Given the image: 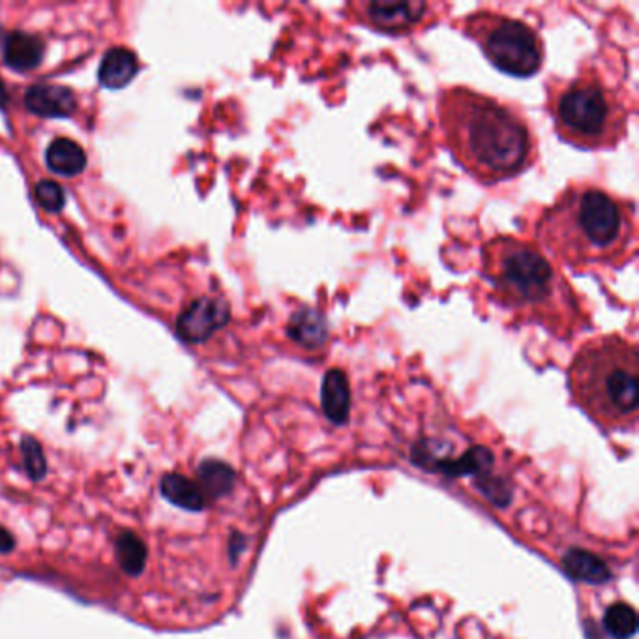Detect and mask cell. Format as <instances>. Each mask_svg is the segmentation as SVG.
I'll return each mask as SVG.
<instances>
[{"instance_id":"obj_1","label":"cell","mask_w":639,"mask_h":639,"mask_svg":"<svg viewBox=\"0 0 639 639\" xmlns=\"http://www.w3.org/2000/svg\"><path fill=\"white\" fill-rule=\"evenodd\" d=\"M437 120L446 150L478 184L516 179L538 158L535 132L521 109L478 90H441Z\"/></svg>"},{"instance_id":"obj_2","label":"cell","mask_w":639,"mask_h":639,"mask_svg":"<svg viewBox=\"0 0 639 639\" xmlns=\"http://www.w3.org/2000/svg\"><path fill=\"white\" fill-rule=\"evenodd\" d=\"M544 250L574 272L625 267L636 255L638 225L630 199L574 182L544 210L535 225Z\"/></svg>"},{"instance_id":"obj_3","label":"cell","mask_w":639,"mask_h":639,"mask_svg":"<svg viewBox=\"0 0 639 639\" xmlns=\"http://www.w3.org/2000/svg\"><path fill=\"white\" fill-rule=\"evenodd\" d=\"M482 276L490 297L521 323H535L559 340H572L591 325L580 295L542 250L512 235H497L482 248Z\"/></svg>"},{"instance_id":"obj_4","label":"cell","mask_w":639,"mask_h":639,"mask_svg":"<svg viewBox=\"0 0 639 639\" xmlns=\"http://www.w3.org/2000/svg\"><path fill=\"white\" fill-rule=\"evenodd\" d=\"M568 390L581 411L600 428L634 430L639 407L636 343L621 334L587 340L570 362Z\"/></svg>"},{"instance_id":"obj_5","label":"cell","mask_w":639,"mask_h":639,"mask_svg":"<svg viewBox=\"0 0 639 639\" xmlns=\"http://www.w3.org/2000/svg\"><path fill=\"white\" fill-rule=\"evenodd\" d=\"M548 113L557 135L576 149H615L628 134L630 109L623 90L591 62L570 79L548 83Z\"/></svg>"},{"instance_id":"obj_6","label":"cell","mask_w":639,"mask_h":639,"mask_svg":"<svg viewBox=\"0 0 639 639\" xmlns=\"http://www.w3.org/2000/svg\"><path fill=\"white\" fill-rule=\"evenodd\" d=\"M461 32L491 64L512 77H533L544 66L546 47L535 27L506 14L478 10L463 17Z\"/></svg>"},{"instance_id":"obj_7","label":"cell","mask_w":639,"mask_h":639,"mask_svg":"<svg viewBox=\"0 0 639 639\" xmlns=\"http://www.w3.org/2000/svg\"><path fill=\"white\" fill-rule=\"evenodd\" d=\"M439 8V4H431L424 0H353L343 6V12L351 21L366 29L390 36H409L413 32L435 25L439 21Z\"/></svg>"},{"instance_id":"obj_8","label":"cell","mask_w":639,"mask_h":639,"mask_svg":"<svg viewBox=\"0 0 639 639\" xmlns=\"http://www.w3.org/2000/svg\"><path fill=\"white\" fill-rule=\"evenodd\" d=\"M231 321V306L225 298L201 297L190 302L177 319V334L184 342L203 343Z\"/></svg>"},{"instance_id":"obj_9","label":"cell","mask_w":639,"mask_h":639,"mask_svg":"<svg viewBox=\"0 0 639 639\" xmlns=\"http://www.w3.org/2000/svg\"><path fill=\"white\" fill-rule=\"evenodd\" d=\"M287 342L297 353L321 355L325 353L330 340V328L323 313L302 306L287 319Z\"/></svg>"},{"instance_id":"obj_10","label":"cell","mask_w":639,"mask_h":639,"mask_svg":"<svg viewBox=\"0 0 639 639\" xmlns=\"http://www.w3.org/2000/svg\"><path fill=\"white\" fill-rule=\"evenodd\" d=\"M25 105L30 113L44 119L70 117L77 107L74 92L60 85L38 83L25 92Z\"/></svg>"},{"instance_id":"obj_11","label":"cell","mask_w":639,"mask_h":639,"mask_svg":"<svg viewBox=\"0 0 639 639\" xmlns=\"http://www.w3.org/2000/svg\"><path fill=\"white\" fill-rule=\"evenodd\" d=\"M321 407L325 417L342 426L351 415V385L347 379V373L340 368H332L323 377L321 387Z\"/></svg>"},{"instance_id":"obj_12","label":"cell","mask_w":639,"mask_h":639,"mask_svg":"<svg viewBox=\"0 0 639 639\" xmlns=\"http://www.w3.org/2000/svg\"><path fill=\"white\" fill-rule=\"evenodd\" d=\"M44 44L38 36L15 30L4 42V62L17 72H30L44 59Z\"/></svg>"},{"instance_id":"obj_13","label":"cell","mask_w":639,"mask_h":639,"mask_svg":"<svg viewBox=\"0 0 639 639\" xmlns=\"http://www.w3.org/2000/svg\"><path fill=\"white\" fill-rule=\"evenodd\" d=\"M139 70V62L134 51L126 47H111L102 59L98 79L105 89L119 90L130 85Z\"/></svg>"},{"instance_id":"obj_14","label":"cell","mask_w":639,"mask_h":639,"mask_svg":"<svg viewBox=\"0 0 639 639\" xmlns=\"http://www.w3.org/2000/svg\"><path fill=\"white\" fill-rule=\"evenodd\" d=\"M45 164L60 177H77L87 167V154L72 139L59 137L45 150Z\"/></svg>"},{"instance_id":"obj_15","label":"cell","mask_w":639,"mask_h":639,"mask_svg":"<svg viewBox=\"0 0 639 639\" xmlns=\"http://www.w3.org/2000/svg\"><path fill=\"white\" fill-rule=\"evenodd\" d=\"M563 570L572 580L600 585L611 580L608 565L593 553L583 550H568L563 557Z\"/></svg>"},{"instance_id":"obj_16","label":"cell","mask_w":639,"mask_h":639,"mask_svg":"<svg viewBox=\"0 0 639 639\" xmlns=\"http://www.w3.org/2000/svg\"><path fill=\"white\" fill-rule=\"evenodd\" d=\"M162 493L171 505L180 506L184 510H203L207 503V495L199 488L197 480H192L180 473H169L162 482Z\"/></svg>"},{"instance_id":"obj_17","label":"cell","mask_w":639,"mask_h":639,"mask_svg":"<svg viewBox=\"0 0 639 639\" xmlns=\"http://www.w3.org/2000/svg\"><path fill=\"white\" fill-rule=\"evenodd\" d=\"M197 484L209 497H223L235 486V471L218 460L203 461L199 465Z\"/></svg>"},{"instance_id":"obj_18","label":"cell","mask_w":639,"mask_h":639,"mask_svg":"<svg viewBox=\"0 0 639 639\" xmlns=\"http://www.w3.org/2000/svg\"><path fill=\"white\" fill-rule=\"evenodd\" d=\"M115 555L119 561L120 568L128 574V576H139L147 563V548L145 544L139 540V536L132 533H124L117 540V548Z\"/></svg>"},{"instance_id":"obj_19","label":"cell","mask_w":639,"mask_h":639,"mask_svg":"<svg viewBox=\"0 0 639 639\" xmlns=\"http://www.w3.org/2000/svg\"><path fill=\"white\" fill-rule=\"evenodd\" d=\"M602 625L611 638L628 639L638 632V615L628 604H613L604 613Z\"/></svg>"},{"instance_id":"obj_20","label":"cell","mask_w":639,"mask_h":639,"mask_svg":"<svg viewBox=\"0 0 639 639\" xmlns=\"http://www.w3.org/2000/svg\"><path fill=\"white\" fill-rule=\"evenodd\" d=\"M34 197L45 212H59L66 203L64 190L55 180H40L34 186Z\"/></svg>"},{"instance_id":"obj_21","label":"cell","mask_w":639,"mask_h":639,"mask_svg":"<svg viewBox=\"0 0 639 639\" xmlns=\"http://www.w3.org/2000/svg\"><path fill=\"white\" fill-rule=\"evenodd\" d=\"M14 548V538L8 535L6 531L0 529V553H6Z\"/></svg>"},{"instance_id":"obj_22","label":"cell","mask_w":639,"mask_h":639,"mask_svg":"<svg viewBox=\"0 0 639 639\" xmlns=\"http://www.w3.org/2000/svg\"><path fill=\"white\" fill-rule=\"evenodd\" d=\"M6 100H8V92H6V87H4V83L0 79V105L6 104Z\"/></svg>"}]
</instances>
